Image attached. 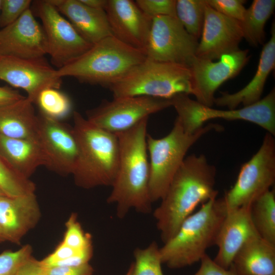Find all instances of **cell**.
Returning <instances> with one entry per match:
<instances>
[{
	"instance_id": "60d3db41",
	"label": "cell",
	"mask_w": 275,
	"mask_h": 275,
	"mask_svg": "<svg viewBox=\"0 0 275 275\" xmlns=\"http://www.w3.org/2000/svg\"><path fill=\"white\" fill-rule=\"evenodd\" d=\"M25 97L16 90L8 87L0 86V107L12 103Z\"/></svg>"
},
{
	"instance_id": "44dd1931",
	"label": "cell",
	"mask_w": 275,
	"mask_h": 275,
	"mask_svg": "<svg viewBox=\"0 0 275 275\" xmlns=\"http://www.w3.org/2000/svg\"><path fill=\"white\" fill-rule=\"evenodd\" d=\"M88 43L95 44L112 36L104 9L90 7L80 0H49Z\"/></svg>"
},
{
	"instance_id": "e575fe53",
	"label": "cell",
	"mask_w": 275,
	"mask_h": 275,
	"mask_svg": "<svg viewBox=\"0 0 275 275\" xmlns=\"http://www.w3.org/2000/svg\"><path fill=\"white\" fill-rule=\"evenodd\" d=\"M142 11L151 18L159 16H176V0H136Z\"/></svg>"
},
{
	"instance_id": "603a6c76",
	"label": "cell",
	"mask_w": 275,
	"mask_h": 275,
	"mask_svg": "<svg viewBox=\"0 0 275 275\" xmlns=\"http://www.w3.org/2000/svg\"><path fill=\"white\" fill-rule=\"evenodd\" d=\"M236 275L275 274V245L259 235L250 238L238 251L229 268Z\"/></svg>"
},
{
	"instance_id": "d6986e66",
	"label": "cell",
	"mask_w": 275,
	"mask_h": 275,
	"mask_svg": "<svg viewBox=\"0 0 275 275\" xmlns=\"http://www.w3.org/2000/svg\"><path fill=\"white\" fill-rule=\"evenodd\" d=\"M40 217L35 193L16 197L0 196V234L4 241L19 244Z\"/></svg>"
},
{
	"instance_id": "1f68e13d",
	"label": "cell",
	"mask_w": 275,
	"mask_h": 275,
	"mask_svg": "<svg viewBox=\"0 0 275 275\" xmlns=\"http://www.w3.org/2000/svg\"><path fill=\"white\" fill-rule=\"evenodd\" d=\"M65 225L66 231L62 242L76 250H82L93 246L91 236L89 233L84 232L77 221L76 214L72 213Z\"/></svg>"
},
{
	"instance_id": "f35d334b",
	"label": "cell",
	"mask_w": 275,
	"mask_h": 275,
	"mask_svg": "<svg viewBox=\"0 0 275 275\" xmlns=\"http://www.w3.org/2000/svg\"><path fill=\"white\" fill-rule=\"evenodd\" d=\"M200 262V267L194 275H236L231 269H225L216 264L207 254Z\"/></svg>"
},
{
	"instance_id": "6da1fadb",
	"label": "cell",
	"mask_w": 275,
	"mask_h": 275,
	"mask_svg": "<svg viewBox=\"0 0 275 275\" xmlns=\"http://www.w3.org/2000/svg\"><path fill=\"white\" fill-rule=\"evenodd\" d=\"M216 169L204 154L185 157L174 176L160 204L153 212L163 243L177 233L184 220L196 208L212 198Z\"/></svg>"
},
{
	"instance_id": "ffe728a7",
	"label": "cell",
	"mask_w": 275,
	"mask_h": 275,
	"mask_svg": "<svg viewBox=\"0 0 275 275\" xmlns=\"http://www.w3.org/2000/svg\"><path fill=\"white\" fill-rule=\"evenodd\" d=\"M250 206L227 211L219 231L216 245L218 251L213 261L229 269L233 260L243 245L251 237L259 235L254 226Z\"/></svg>"
},
{
	"instance_id": "8992f818",
	"label": "cell",
	"mask_w": 275,
	"mask_h": 275,
	"mask_svg": "<svg viewBox=\"0 0 275 275\" xmlns=\"http://www.w3.org/2000/svg\"><path fill=\"white\" fill-rule=\"evenodd\" d=\"M113 98L148 96L170 99L193 94L189 67L147 58L109 86Z\"/></svg>"
},
{
	"instance_id": "74e56055",
	"label": "cell",
	"mask_w": 275,
	"mask_h": 275,
	"mask_svg": "<svg viewBox=\"0 0 275 275\" xmlns=\"http://www.w3.org/2000/svg\"><path fill=\"white\" fill-rule=\"evenodd\" d=\"M44 268L47 275H92L94 272L89 263L78 266H54Z\"/></svg>"
},
{
	"instance_id": "cb8c5ba5",
	"label": "cell",
	"mask_w": 275,
	"mask_h": 275,
	"mask_svg": "<svg viewBox=\"0 0 275 275\" xmlns=\"http://www.w3.org/2000/svg\"><path fill=\"white\" fill-rule=\"evenodd\" d=\"M0 156L12 169L29 179L40 166H46L45 153L38 141L0 134Z\"/></svg>"
},
{
	"instance_id": "4fadbf2b",
	"label": "cell",
	"mask_w": 275,
	"mask_h": 275,
	"mask_svg": "<svg viewBox=\"0 0 275 275\" xmlns=\"http://www.w3.org/2000/svg\"><path fill=\"white\" fill-rule=\"evenodd\" d=\"M0 80L13 87L23 89L26 98L36 103L40 93L48 88L59 89L62 78L57 74L45 57L23 59L0 56Z\"/></svg>"
},
{
	"instance_id": "7bdbcfd3",
	"label": "cell",
	"mask_w": 275,
	"mask_h": 275,
	"mask_svg": "<svg viewBox=\"0 0 275 275\" xmlns=\"http://www.w3.org/2000/svg\"><path fill=\"white\" fill-rule=\"evenodd\" d=\"M132 268H133V265H132V263H131L125 275H132Z\"/></svg>"
},
{
	"instance_id": "484cf974",
	"label": "cell",
	"mask_w": 275,
	"mask_h": 275,
	"mask_svg": "<svg viewBox=\"0 0 275 275\" xmlns=\"http://www.w3.org/2000/svg\"><path fill=\"white\" fill-rule=\"evenodd\" d=\"M274 0H254L239 21L243 37L252 45L263 44L265 25L274 11Z\"/></svg>"
},
{
	"instance_id": "f546056e",
	"label": "cell",
	"mask_w": 275,
	"mask_h": 275,
	"mask_svg": "<svg viewBox=\"0 0 275 275\" xmlns=\"http://www.w3.org/2000/svg\"><path fill=\"white\" fill-rule=\"evenodd\" d=\"M0 189L5 196L16 197L35 193L36 186L12 169L0 157Z\"/></svg>"
},
{
	"instance_id": "9a60e30c",
	"label": "cell",
	"mask_w": 275,
	"mask_h": 275,
	"mask_svg": "<svg viewBox=\"0 0 275 275\" xmlns=\"http://www.w3.org/2000/svg\"><path fill=\"white\" fill-rule=\"evenodd\" d=\"M37 141L47 160L46 167L63 176L73 174L78 147L72 126L40 113Z\"/></svg>"
},
{
	"instance_id": "7c38bea8",
	"label": "cell",
	"mask_w": 275,
	"mask_h": 275,
	"mask_svg": "<svg viewBox=\"0 0 275 275\" xmlns=\"http://www.w3.org/2000/svg\"><path fill=\"white\" fill-rule=\"evenodd\" d=\"M198 44L176 17L159 16L152 19L144 52L149 60L189 67Z\"/></svg>"
},
{
	"instance_id": "4dcf8cb0",
	"label": "cell",
	"mask_w": 275,
	"mask_h": 275,
	"mask_svg": "<svg viewBox=\"0 0 275 275\" xmlns=\"http://www.w3.org/2000/svg\"><path fill=\"white\" fill-rule=\"evenodd\" d=\"M133 256L132 275H163L159 248L156 241L145 248H136Z\"/></svg>"
},
{
	"instance_id": "836d02e7",
	"label": "cell",
	"mask_w": 275,
	"mask_h": 275,
	"mask_svg": "<svg viewBox=\"0 0 275 275\" xmlns=\"http://www.w3.org/2000/svg\"><path fill=\"white\" fill-rule=\"evenodd\" d=\"M31 0H1L0 28L3 29L15 21L31 8Z\"/></svg>"
},
{
	"instance_id": "e0dca14e",
	"label": "cell",
	"mask_w": 275,
	"mask_h": 275,
	"mask_svg": "<svg viewBox=\"0 0 275 275\" xmlns=\"http://www.w3.org/2000/svg\"><path fill=\"white\" fill-rule=\"evenodd\" d=\"M243 38L239 21L219 13L206 3L204 25L196 57L211 61L219 59L239 50Z\"/></svg>"
},
{
	"instance_id": "f1b7e54d",
	"label": "cell",
	"mask_w": 275,
	"mask_h": 275,
	"mask_svg": "<svg viewBox=\"0 0 275 275\" xmlns=\"http://www.w3.org/2000/svg\"><path fill=\"white\" fill-rule=\"evenodd\" d=\"M36 103L40 113L55 120H61L68 117L72 111V103L68 96L59 89L48 88L39 95Z\"/></svg>"
},
{
	"instance_id": "d4e9b609",
	"label": "cell",
	"mask_w": 275,
	"mask_h": 275,
	"mask_svg": "<svg viewBox=\"0 0 275 275\" xmlns=\"http://www.w3.org/2000/svg\"><path fill=\"white\" fill-rule=\"evenodd\" d=\"M33 104L25 97L0 107V134L37 141L38 117Z\"/></svg>"
},
{
	"instance_id": "ab89813d",
	"label": "cell",
	"mask_w": 275,
	"mask_h": 275,
	"mask_svg": "<svg viewBox=\"0 0 275 275\" xmlns=\"http://www.w3.org/2000/svg\"><path fill=\"white\" fill-rule=\"evenodd\" d=\"M16 275H47L40 260L31 257L18 269Z\"/></svg>"
},
{
	"instance_id": "52a82bcc",
	"label": "cell",
	"mask_w": 275,
	"mask_h": 275,
	"mask_svg": "<svg viewBox=\"0 0 275 275\" xmlns=\"http://www.w3.org/2000/svg\"><path fill=\"white\" fill-rule=\"evenodd\" d=\"M217 129H221V126L209 124L194 133H187L176 119L172 129L165 136L155 139L147 134L149 191L152 203L164 197L189 149L203 135Z\"/></svg>"
},
{
	"instance_id": "9c48e42d",
	"label": "cell",
	"mask_w": 275,
	"mask_h": 275,
	"mask_svg": "<svg viewBox=\"0 0 275 275\" xmlns=\"http://www.w3.org/2000/svg\"><path fill=\"white\" fill-rule=\"evenodd\" d=\"M275 181V139L267 132L258 151L241 167L233 186L222 198L227 211L250 206Z\"/></svg>"
},
{
	"instance_id": "7dc6e473",
	"label": "cell",
	"mask_w": 275,
	"mask_h": 275,
	"mask_svg": "<svg viewBox=\"0 0 275 275\" xmlns=\"http://www.w3.org/2000/svg\"><path fill=\"white\" fill-rule=\"evenodd\" d=\"M0 3H1V0H0Z\"/></svg>"
},
{
	"instance_id": "b9f144b4",
	"label": "cell",
	"mask_w": 275,
	"mask_h": 275,
	"mask_svg": "<svg viewBox=\"0 0 275 275\" xmlns=\"http://www.w3.org/2000/svg\"><path fill=\"white\" fill-rule=\"evenodd\" d=\"M86 5L95 9H105L107 0H80Z\"/></svg>"
},
{
	"instance_id": "7a4b0ae2",
	"label": "cell",
	"mask_w": 275,
	"mask_h": 275,
	"mask_svg": "<svg viewBox=\"0 0 275 275\" xmlns=\"http://www.w3.org/2000/svg\"><path fill=\"white\" fill-rule=\"evenodd\" d=\"M148 118L116 134L119 144V166L107 202L116 205V215L119 218H124L132 209L143 214L152 211L147 146Z\"/></svg>"
},
{
	"instance_id": "ac0fdd59",
	"label": "cell",
	"mask_w": 275,
	"mask_h": 275,
	"mask_svg": "<svg viewBox=\"0 0 275 275\" xmlns=\"http://www.w3.org/2000/svg\"><path fill=\"white\" fill-rule=\"evenodd\" d=\"M104 10L112 36L144 52L152 18L145 14L132 0H107Z\"/></svg>"
},
{
	"instance_id": "7402d4cb",
	"label": "cell",
	"mask_w": 275,
	"mask_h": 275,
	"mask_svg": "<svg viewBox=\"0 0 275 275\" xmlns=\"http://www.w3.org/2000/svg\"><path fill=\"white\" fill-rule=\"evenodd\" d=\"M269 40L264 45L260 54L257 71L250 82L240 91L230 94L221 92L215 98L214 104L235 109L240 104L252 105L261 99L266 79L275 66V26L273 23Z\"/></svg>"
},
{
	"instance_id": "d6a6232c",
	"label": "cell",
	"mask_w": 275,
	"mask_h": 275,
	"mask_svg": "<svg viewBox=\"0 0 275 275\" xmlns=\"http://www.w3.org/2000/svg\"><path fill=\"white\" fill-rule=\"evenodd\" d=\"M32 254L30 244L23 245L20 249L12 251H5L0 254V275H16L19 267Z\"/></svg>"
},
{
	"instance_id": "8d00e7d4",
	"label": "cell",
	"mask_w": 275,
	"mask_h": 275,
	"mask_svg": "<svg viewBox=\"0 0 275 275\" xmlns=\"http://www.w3.org/2000/svg\"><path fill=\"white\" fill-rule=\"evenodd\" d=\"M82 250L73 249L61 241L51 253L42 260H40V262L44 267H50L55 263L65 260Z\"/></svg>"
},
{
	"instance_id": "8fae6325",
	"label": "cell",
	"mask_w": 275,
	"mask_h": 275,
	"mask_svg": "<svg viewBox=\"0 0 275 275\" xmlns=\"http://www.w3.org/2000/svg\"><path fill=\"white\" fill-rule=\"evenodd\" d=\"M171 106V99L148 96L117 97L104 100L97 106L88 109L86 118L97 127L117 134Z\"/></svg>"
},
{
	"instance_id": "bcb514c9",
	"label": "cell",
	"mask_w": 275,
	"mask_h": 275,
	"mask_svg": "<svg viewBox=\"0 0 275 275\" xmlns=\"http://www.w3.org/2000/svg\"><path fill=\"white\" fill-rule=\"evenodd\" d=\"M272 275H275V274H272Z\"/></svg>"
},
{
	"instance_id": "83f0119b",
	"label": "cell",
	"mask_w": 275,
	"mask_h": 275,
	"mask_svg": "<svg viewBox=\"0 0 275 275\" xmlns=\"http://www.w3.org/2000/svg\"><path fill=\"white\" fill-rule=\"evenodd\" d=\"M205 0H177L176 16L186 32L198 40L204 22Z\"/></svg>"
},
{
	"instance_id": "2e32d148",
	"label": "cell",
	"mask_w": 275,
	"mask_h": 275,
	"mask_svg": "<svg viewBox=\"0 0 275 275\" xmlns=\"http://www.w3.org/2000/svg\"><path fill=\"white\" fill-rule=\"evenodd\" d=\"M47 53L44 30L31 8L0 30V56L32 59L45 57Z\"/></svg>"
},
{
	"instance_id": "d590c367",
	"label": "cell",
	"mask_w": 275,
	"mask_h": 275,
	"mask_svg": "<svg viewBox=\"0 0 275 275\" xmlns=\"http://www.w3.org/2000/svg\"><path fill=\"white\" fill-rule=\"evenodd\" d=\"M208 5L219 13L240 21L246 9L242 0H205Z\"/></svg>"
},
{
	"instance_id": "3957f363",
	"label": "cell",
	"mask_w": 275,
	"mask_h": 275,
	"mask_svg": "<svg viewBox=\"0 0 275 275\" xmlns=\"http://www.w3.org/2000/svg\"><path fill=\"white\" fill-rule=\"evenodd\" d=\"M73 129L78 155L72 174L75 184L89 189L112 186L119 161V144L116 134L90 122L79 112H73Z\"/></svg>"
},
{
	"instance_id": "5bb4252c",
	"label": "cell",
	"mask_w": 275,
	"mask_h": 275,
	"mask_svg": "<svg viewBox=\"0 0 275 275\" xmlns=\"http://www.w3.org/2000/svg\"><path fill=\"white\" fill-rule=\"evenodd\" d=\"M249 52L248 49H239L223 56L216 62L196 57L189 68L193 95L197 101L211 107L214 104L216 90L224 82L240 72L249 60Z\"/></svg>"
},
{
	"instance_id": "ee69618b",
	"label": "cell",
	"mask_w": 275,
	"mask_h": 275,
	"mask_svg": "<svg viewBox=\"0 0 275 275\" xmlns=\"http://www.w3.org/2000/svg\"><path fill=\"white\" fill-rule=\"evenodd\" d=\"M5 196L2 190L0 189V196Z\"/></svg>"
},
{
	"instance_id": "ba28073f",
	"label": "cell",
	"mask_w": 275,
	"mask_h": 275,
	"mask_svg": "<svg viewBox=\"0 0 275 275\" xmlns=\"http://www.w3.org/2000/svg\"><path fill=\"white\" fill-rule=\"evenodd\" d=\"M171 101L177 113L176 119L187 133L196 132L209 120L222 119L250 122L266 130L273 136L275 135L274 88L258 102L239 109H214L191 99L185 94H178Z\"/></svg>"
},
{
	"instance_id": "277c9868",
	"label": "cell",
	"mask_w": 275,
	"mask_h": 275,
	"mask_svg": "<svg viewBox=\"0 0 275 275\" xmlns=\"http://www.w3.org/2000/svg\"><path fill=\"white\" fill-rule=\"evenodd\" d=\"M227 211L222 198H214L202 204L159 248L162 263L171 269H179L200 261L207 250L216 244Z\"/></svg>"
},
{
	"instance_id": "5b68a950",
	"label": "cell",
	"mask_w": 275,
	"mask_h": 275,
	"mask_svg": "<svg viewBox=\"0 0 275 275\" xmlns=\"http://www.w3.org/2000/svg\"><path fill=\"white\" fill-rule=\"evenodd\" d=\"M146 59L143 51L111 36L93 44L81 56L57 69V74L61 78L72 77L81 83L107 88Z\"/></svg>"
},
{
	"instance_id": "f6af8a7d",
	"label": "cell",
	"mask_w": 275,
	"mask_h": 275,
	"mask_svg": "<svg viewBox=\"0 0 275 275\" xmlns=\"http://www.w3.org/2000/svg\"><path fill=\"white\" fill-rule=\"evenodd\" d=\"M2 242H4L3 239H2V237L1 235V234H0V243Z\"/></svg>"
},
{
	"instance_id": "30bf717a",
	"label": "cell",
	"mask_w": 275,
	"mask_h": 275,
	"mask_svg": "<svg viewBox=\"0 0 275 275\" xmlns=\"http://www.w3.org/2000/svg\"><path fill=\"white\" fill-rule=\"evenodd\" d=\"M31 9L42 23L51 64L60 69L88 51L87 42L49 0L32 1Z\"/></svg>"
},
{
	"instance_id": "4316f807",
	"label": "cell",
	"mask_w": 275,
	"mask_h": 275,
	"mask_svg": "<svg viewBox=\"0 0 275 275\" xmlns=\"http://www.w3.org/2000/svg\"><path fill=\"white\" fill-rule=\"evenodd\" d=\"M250 213L259 235L275 245L274 190H268L254 201L251 205Z\"/></svg>"
}]
</instances>
